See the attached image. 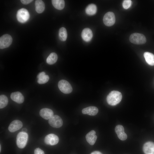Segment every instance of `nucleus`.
<instances>
[{
  "instance_id": "obj_1",
  "label": "nucleus",
  "mask_w": 154,
  "mask_h": 154,
  "mask_svg": "<svg viewBox=\"0 0 154 154\" xmlns=\"http://www.w3.org/2000/svg\"><path fill=\"white\" fill-rule=\"evenodd\" d=\"M122 98V95L120 92L113 90L110 92L107 96L106 100L109 105L114 106L119 103Z\"/></svg>"
},
{
  "instance_id": "obj_2",
  "label": "nucleus",
  "mask_w": 154,
  "mask_h": 154,
  "mask_svg": "<svg viewBox=\"0 0 154 154\" xmlns=\"http://www.w3.org/2000/svg\"><path fill=\"white\" fill-rule=\"evenodd\" d=\"M129 40L131 43L137 44H142L146 42L145 36L142 34L134 33L131 34L129 38Z\"/></svg>"
},
{
  "instance_id": "obj_3",
  "label": "nucleus",
  "mask_w": 154,
  "mask_h": 154,
  "mask_svg": "<svg viewBox=\"0 0 154 154\" xmlns=\"http://www.w3.org/2000/svg\"><path fill=\"white\" fill-rule=\"evenodd\" d=\"M28 138L27 133L21 132L18 133L16 138V144L18 147L23 148L27 144Z\"/></svg>"
},
{
  "instance_id": "obj_4",
  "label": "nucleus",
  "mask_w": 154,
  "mask_h": 154,
  "mask_svg": "<svg viewBox=\"0 0 154 154\" xmlns=\"http://www.w3.org/2000/svg\"><path fill=\"white\" fill-rule=\"evenodd\" d=\"M58 86L60 91L64 94H69L72 91V86L70 83L66 80H60L58 82Z\"/></svg>"
},
{
  "instance_id": "obj_5",
  "label": "nucleus",
  "mask_w": 154,
  "mask_h": 154,
  "mask_svg": "<svg viewBox=\"0 0 154 154\" xmlns=\"http://www.w3.org/2000/svg\"><path fill=\"white\" fill-rule=\"evenodd\" d=\"M29 18V14L26 9L22 8L19 10L17 14V18L18 21L21 23L26 22Z\"/></svg>"
},
{
  "instance_id": "obj_6",
  "label": "nucleus",
  "mask_w": 154,
  "mask_h": 154,
  "mask_svg": "<svg viewBox=\"0 0 154 154\" xmlns=\"http://www.w3.org/2000/svg\"><path fill=\"white\" fill-rule=\"evenodd\" d=\"M12 42V38L11 35L6 34L0 38V48L3 49L9 47Z\"/></svg>"
},
{
  "instance_id": "obj_7",
  "label": "nucleus",
  "mask_w": 154,
  "mask_h": 154,
  "mask_svg": "<svg viewBox=\"0 0 154 154\" xmlns=\"http://www.w3.org/2000/svg\"><path fill=\"white\" fill-rule=\"evenodd\" d=\"M115 21L114 14L111 12H109L106 13L103 19L104 24L107 26H111L114 25Z\"/></svg>"
},
{
  "instance_id": "obj_8",
  "label": "nucleus",
  "mask_w": 154,
  "mask_h": 154,
  "mask_svg": "<svg viewBox=\"0 0 154 154\" xmlns=\"http://www.w3.org/2000/svg\"><path fill=\"white\" fill-rule=\"evenodd\" d=\"M49 124L52 127L58 128L63 125V121L61 118L57 115H53L48 121Z\"/></svg>"
},
{
  "instance_id": "obj_9",
  "label": "nucleus",
  "mask_w": 154,
  "mask_h": 154,
  "mask_svg": "<svg viewBox=\"0 0 154 154\" xmlns=\"http://www.w3.org/2000/svg\"><path fill=\"white\" fill-rule=\"evenodd\" d=\"M59 141L58 136L54 134H49L44 138L45 143L48 145H53L58 143Z\"/></svg>"
},
{
  "instance_id": "obj_10",
  "label": "nucleus",
  "mask_w": 154,
  "mask_h": 154,
  "mask_svg": "<svg viewBox=\"0 0 154 154\" xmlns=\"http://www.w3.org/2000/svg\"><path fill=\"white\" fill-rule=\"evenodd\" d=\"M22 126V122L20 120H16L10 123L8 127V129L10 132H14L19 129Z\"/></svg>"
},
{
  "instance_id": "obj_11",
  "label": "nucleus",
  "mask_w": 154,
  "mask_h": 154,
  "mask_svg": "<svg viewBox=\"0 0 154 154\" xmlns=\"http://www.w3.org/2000/svg\"><path fill=\"white\" fill-rule=\"evenodd\" d=\"M123 127L121 125H117L115 127V131L117 134L118 137L122 141L125 140L127 136L124 131Z\"/></svg>"
},
{
  "instance_id": "obj_12",
  "label": "nucleus",
  "mask_w": 154,
  "mask_h": 154,
  "mask_svg": "<svg viewBox=\"0 0 154 154\" xmlns=\"http://www.w3.org/2000/svg\"><path fill=\"white\" fill-rule=\"evenodd\" d=\"M143 151L145 154H154V143L148 141L143 146Z\"/></svg>"
},
{
  "instance_id": "obj_13",
  "label": "nucleus",
  "mask_w": 154,
  "mask_h": 154,
  "mask_svg": "<svg viewBox=\"0 0 154 154\" xmlns=\"http://www.w3.org/2000/svg\"><path fill=\"white\" fill-rule=\"evenodd\" d=\"M40 116L45 119H49L53 115L54 113L52 110L48 108L41 109L39 112Z\"/></svg>"
},
{
  "instance_id": "obj_14",
  "label": "nucleus",
  "mask_w": 154,
  "mask_h": 154,
  "mask_svg": "<svg viewBox=\"0 0 154 154\" xmlns=\"http://www.w3.org/2000/svg\"><path fill=\"white\" fill-rule=\"evenodd\" d=\"M81 36L83 39L85 41H90L93 37V33L92 30L88 28H85L82 31Z\"/></svg>"
},
{
  "instance_id": "obj_15",
  "label": "nucleus",
  "mask_w": 154,
  "mask_h": 154,
  "mask_svg": "<svg viewBox=\"0 0 154 154\" xmlns=\"http://www.w3.org/2000/svg\"><path fill=\"white\" fill-rule=\"evenodd\" d=\"M11 99L18 104H21L24 101V97L20 92H16L12 93L10 96Z\"/></svg>"
},
{
  "instance_id": "obj_16",
  "label": "nucleus",
  "mask_w": 154,
  "mask_h": 154,
  "mask_svg": "<svg viewBox=\"0 0 154 154\" xmlns=\"http://www.w3.org/2000/svg\"><path fill=\"white\" fill-rule=\"evenodd\" d=\"M96 133L95 131L92 130L86 135V140L91 145H94L96 141L97 137L96 135Z\"/></svg>"
},
{
  "instance_id": "obj_17",
  "label": "nucleus",
  "mask_w": 154,
  "mask_h": 154,
  "mask_svg": "<svg viewBox=\"0 0 154 154\" xmlns=\"http://www.w3.org/2000/svg\"><path fill=\"white\" fill-rule=\"evenodd\" d=\"M98 112V108L94 106H89L83 109L82 110V113L87 114L91 116L96 115Z\"/></svg>"
},
{
  "instance_id": "obj_18",
  "label": "nucleus",
  "mask_w": 154,
  "mask_h": 154,
  "mask_svg": "<svg viewBox=\"0 0 154 154\" xmlns=\"http://www.w3.org/2000/svg\"><path fill=\"white\" fill-rule=\"evenodd\" d=\"M144 56L146 61L149 65H154V55L149 52H145L144 54Z\"/></svg>"
},
{
  "instance_id": "obj_19",
  "label": "nucleus",
  "mask_w": 154,
  "mask_h": 154,
  "mask_svg": "<svg viewBox=\"0 0 154 154\" xmlns=\"http://www.w3.org/2000/svg\"><path fill=\"white\" fill-rule=\"evenodd\" d=\"M35 6L36 11L39 13H42L45 9L44 3L42 0H36L35 2Z\"/></svg>"
},
{
  "instance_id": "obj_20",
  "label": "nucleus",
  "mask_w": 154,
  "mask_h": 154,
  "mask_svg": "<svg viewBox=\"0 0 154 154\" xmlns=\"http://www.w3.org/2000/svg\"><path fill=\"white\" fill-rule=\"evenodd\" d=\"M97 7L94 4H91L88 5L85 9L86 13L88 15H94L97 12Z\"/></svg>"
},
{
  "instance_id": "obj_21",
  "label": "nucleus",
  "mask_w": 154,
  "mask_h": 154,
  "mask_svg": "<svg viewBox=\"0 0 154 154\" xmlns=\"http://www.w3.org/2000/svg\"><path fill=\"white\" fill-rule=\"evenodd\" d=\"M52 4L56 9L60 10L63 9L65 6V2L63 0H52Z\"/></svg>"
},
{
  "instance_id": "obj_22",
  "label": "nucleus",
  "mask_w": 154,
  "mask_h": 154,
  "mask_svg": "<svg viewBox=\"0 0 154 154\" xmlns=\"http://www.w3.org/2000/svg\"><path fill=\"white\" fill-rule=\"evenodd\" d=\"M58 59V56L54 52L51 53L46 59L47 63L49 64H54Z\"/></svg>"
},
{
  "instance_id": "obj_23",
  "label": "nucleus",
  "mask_w": 154,
  "mask_h": 154,
  "mask_svg": "<svg viewBox=\"0 0 154 154\" xmlns=\"http://www.w3.org/2000/svg\"><path fill=\"white\" fill-rule=\"evenodd\" d=\"M58 36L61 40L65 41L66 40L67 37V33L65 28L62 27L60 29L58 32Z\"/></svg>"
},
{
  "instance_id": "obj_24",
  "label": "nucleus",
  "mask_w": 154,
  "mask_h": 154,
  "mask_svg": "<svg viewBox=\"0 0 154 154\" xmlns=\"http://www.w3.org/2000/svg\"><path fill=\"white\" fill-rule=\"evenodd\" d=\"M8 103V99L7 97L2 95L0 96V108H3L6 107Z\"/></svg>"
},
{
  "instance_id": "obj_25",
  "label": "nucleus",
  "mask_w": 154,
  "mask_h": 154,
  "mask_svg": "<svg viewBox=\"0 0 154 154\" xmlns=\"http://www.w3.org/2000/svg\"><path fill=\"white\" fill-rule=\"evenodd\" d=\"M37 82L38 83L40 84H44L46 83L49 80V77L47 75H45L38 79Z\"/></svg>"
},
{
  "instance_id": "obj_26",
  "label": "nucleus",
  "mask_w": 154,
  "mask_h": 154,
  "mask_svg": "<svg viewBox=\"0 0 154 154\" xmlns=\"http://www.w3.org/2000/svg\"><path fill=\"white\" fill-rule=\"evenodd\" d=\"M131 1L130 0H125L123 1L122 5L123 8L125 9H128L130 7Z\"/></svg>"
},
{
  "instance_id": "obj_27",
  "label": "nucleus",
  "mask_w": 154,
  "mask_h": 154,
  "mask_svg": "<svg viewBox=\"0 0 154 154\" xmlns=\"http://www.w3.org/2000/svg\"><path fill=\"white\" fill-rule=\"evenodd\" d=\"M34 154H44V153L42 150L38 148L35 150Z\"/></svg>"
},
{
  "instance_id": "obj_28",
  "label": "nucleus",
  "mask_w": 154,
  "mask_h": 154,
  "mask_svg": "<svg viewBox=\"0 0 154 154\" xmlns=\"http://www.w3.org/2000/svg\"><path fill=\"white\" fill-rule=\"evenodd\" d=\"M21 2L24 4L27 5L28 4L32 1L33 0H21Z\"/></svg>"
},
{
  "instance_id": "obj_29",
  "label": "nucleus",
  "mask_w": 154,
  "mask_h": 154,
  "mask_svg": "<svg viewBox=\"0 0 154 154\" xmlns=\"http://www.w3.org/2000/svg\"><path fill=\"white\" fill-rule=\"evenodd\" d=\"M46 75L45 73L44 72H42L40 73L37 76V78L38 79L40 77Z\"/></svg>"
},
{
  "instance_id": "obj_30",
  "label": "nucleus",
  "mask_w": 154,
  "mask_h": 154,
  "mask_svg": "<svg viewBox=\"0 0 154 154\" xmlns=\"http://www.w3.org/2000/svg\"><path fill=\"white\" fill-rule=\"evenodd\" d=\"M90 154H102L101 152L98 151H95L92 152Z\"/></svg>"
},
{
  "instance_id": "obj_31",
  "label": "nucleus",
  "mask_w": 154,
  "mask_h": 154,
  "mask_svg": "<svg viewBox=\"0 0 154 154\" xmlns=\"http://www.w3.org/2000/svg\"><path fill=\"white\" fill-rule=\"evenodd\" d=\"M27 129L26 128H23L22 130V132L24 133H26L27 132Z\"/></svg>"
},
{
  "instance_id": "obj_32",
  "label": "nucleus",
  "mask_w": 154,
  "mask_h": 154,
  "mask_svg": "<svg viewBox=\"0 0 154 154\" xmlns=\"http://www.w3.org/2000/svg\"><path fill=\"white\" fill-rule=\"evenodd\" d=\"M1 151V145H0V151Z\"/></svg>"
}]
</instances>
